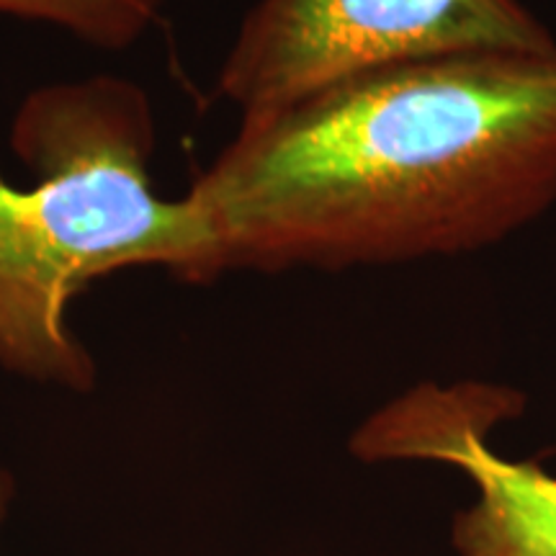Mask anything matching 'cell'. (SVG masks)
Listing matches in <instances>:
<instances>
[{
  "label": "cell",
  "mask_w": 556,
  "mask_h": 556,
  "mask_svg": "<svg viewBox=\"0 0 556 556\" xmlns=\"http://www.w3.org/2000/svg\"><path fill=\"white\" fill-rule=\"evenodd\" d=\"M11 150L34 178L13 186L0 170V366L86 392L96 364L70 330L73 299L127 268L204 283V232L189 197L152 189L155 119L137 83L93 75L34 90Z\"/></svg>",
  "instance_id": "cell-2"
},
{
  "label": "cell",
  "mask_w": 556,
  "mask_h": 556,
  "mask_svg": "<svg viewBox=\"0 0 556 556\" xmlns=\"http://www.w3.org/2000/svg\"><path fill=\"white\" fill-rule=\"evenodd\" d=\"M9 497H11V479L5 475L3 469H0V520H3V513H5V505H9Z\"/></svg>",
  "instance_id": "cell-6"
},
{
  "label": "cell",
  "mask_w": 556,
  "mask_h": 556,
  "mask_svg": "<svg viewBox=\"0 0 556 556\" xmlns=\"http://www.w3.org/2000/svg\"><path fill=\"white\" fill-rule=\"evenodd\" d=\"M518 407V394L500 387L422 384L368 417L351 448L366 462L462 469L477 486L475 505L454 520L462 556H556V477L490 446V430Z\"/></svg>",
  "instance_id": "cell-4"
},
{
  "label": "cell",
  "mask_w": 556,
  "mask_h": 556,
  "mask_svg": "<svg viewBox=\"0 0 556 556\" xmlns=\"http://www.w3.org/2000/svg\"><path fill=\"white\" fill-rule=\"evenodd\" d=\"M186 197L204 283L495 248L556 206V47L402 62L242 116Z\"/></svg>",
  "instance_id": "cell-1"
},
{
  "label": "cell",
  "mask_w": 556,
  "mask_h": 556,
  "mask_svg": "<svg viewBox=\"0 0 556 556\" xmlns=\"http://www.w3.org/2000/svg\"><path fill=\"white\" fill-rule=\"evenodd\" d=\"M168 0H0V16L47 24L99 50L137 45L163 16Z\"/></svg>",
  "instance_id": "cell-5"
},
{
  "label": "cell",
  "mask_w": 556,
  "mask_h": 556,
  "mask_svg": "<svg viewBox=\"0 0 556 556\" xmlns=\"http://www.w3.org/2000/svg\"><path fill=\"white\" fill-rule=\"evenodd\" d=\"M552 47L523 0H258L222 62L217 96L248 116L368 70Z\"/></svg>",
  "instance_id": "cell-3"
}]
</instances>
